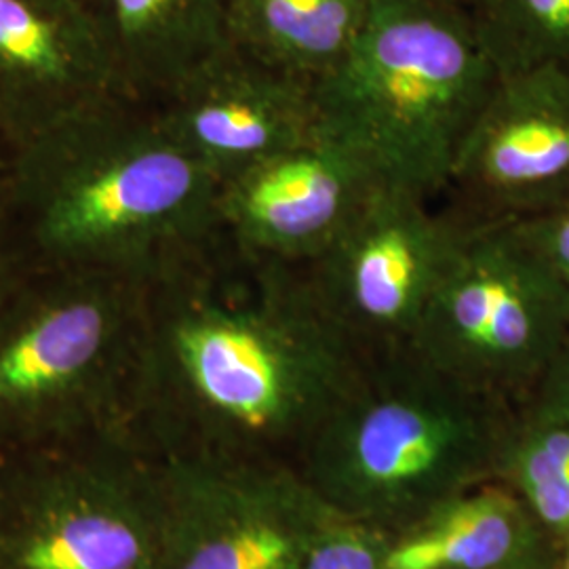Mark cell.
<instances>
[{"label": "cell", "instance_id": "obj_17", "mask_svg": "<svg viewBox=\"0 0 569 569\" xmlns=\"http://www.w3.org/2000/svg\"><path fill=\"white\" fill-rule=\"evenodd\" d=\"M470 18L498 74L538 66L569 72V0H475Z\"/></svg>", "mask_w": 569, "mask_h": 569}, {"label": "cell", "instance_id": "obj_7", "mask_svg": "<svg viewBox=\"0 0 569 569\" xmlns=\"http://www.w3.org/2000/svg\"><path fill=\"white\" fill-rule=\"evenodd\" d=\"M568 336V284L510 220L472 218L411 348L510 401L533 390Z\"/></svg>", "mask_w": 569, "mask_h": 569}, {"label": "cell", "instance_id": "obj_13", "mask_svg": "<svg viewBox=\"0 0 569 569\" xmlns=\"http://www.w3.org/2000/svg\"><path fill=\"white\" fill-rule=\"evenodd\" d=\"M112 93V61L79 0H0V140L11 154Z\"/></svg>", "mask_w": 569, "mask_h": 569}, {"label": "cell", "instance_id": "obj_23", "mask_svg": "<svg viewBox=\"0 0 569 569\" xmlns=\"http://www.w3.org/2000/svg\"><path fill=\"white\" fill-rule=\"evenodd\" d=\"M510 569H545V566H542V557L538 555V557L529 559V561H526V563H521V566H517V568Z\"/></svg>", "mask_w": 569, "mask_h": 569}, {"label": "cell", "instance_id": "obj_25", "mask_svg": "<svg viewBox=\"0 0 569 569\" xmlns=\"http://www.w3.org/2000/svg\"><path fill=\"white\" fill-rule=\"evenodd\" d=\"M563 569H569V538H568V550H566V559H563Z\"/></svg>", "mask_w": 569, "mask_h": 569}, {"label": "cell", "instance_id": "obj_12", "mask_svg": "<svg viewBox=\"0 0 569 569\" xmlns=\"http://www.w3.org/2000/svg\"><path fill=\"white\" fill-rule=\"evenodd\" d=\"M152 108L173 142L218 182L323 129L312 82L230 44Z\"/></svg>", "mask_w": 569, "mask_h": 569}, {"label": "cell", "instance_id": "obj_9", "mask_svg": "<svg viewBox=\"0 0 569 569\" xmlns=\"http://www.w3.org/2000/svg\"><path fill=\"white\" fill-rule=\"evenodd\" d=\"M157 460L163 491L157 569H298L340 517L289 465Z\"/></svg>", "mask_w": 569, "mask_h": 569}, {"label": "cell", "instance_id": "obj_15", "mask_svg": "<svg viewBox=\"0 0 569 569\" xmlns=\"http://www.w3.org/2000/svg\"><path fill=\"white\" fill-rule=\"evenodd\" d=\"M540 552L523 498L483 483L390 533L387 569H510Z\"/></svg>", "mask_w": 569, "mask_h": 569}, {"label": "cell", "instance_id": "obj_18", "mask_svg": "<svg viewBox=\"0 0 569 569\" xmlns=\"http://www.w3.org/2000/svg\"><path fill=\"white\" fill-rule=\"evenodd\" d=\"M388 538L385 529L336 517L298 569H387Z\"/></svg>", "mask_w": 569, "mask_h": 569}, {"label": "cell", "instance_id": "obj_16", "mask_svg": "<svg viewBox=\"0 0 569 569\" xmlns=\"http://www.w3.org/2000/svg\"><path fill=\"white\" fill-rule=\"evenodd\" d=\"M373 0H226L228 44L302 81L333 72L366 30Z\"/></svg>", "mask_w": 569, "mask_h": 569}, {"label": "cell", "instance_id": "obj_4", "mask_svg": "<svg viewBox=\"0 0 569 569\" xmlns=\"http://www.w3.org/2000/svg\"><path fill=\"white\" fill-rule=\"evenodd\" d=\"M498 79L465 7L373 0L359 41L315 96L329 136L387 186L432 201Z\"/></svg>", "mask_w": 569, "mask_h": 569}, {"label": "cell", "instance_id": "obj_24", "mask_svg": "<svg viewBox=\"0 0 569 569\" xmlns=\"http://www.w3.org/2000/svg\"><path fill=\"white\" fill-rule=\"evenodd\" d=\"M446 2H451V4H460V7H465V9L470 11V7H472V2H475V0H446Z\"/></svg>", "mask_w": 569, "mask_h": 569}, {"label": "cell", "instance_id": "obj_21", "mask_svg": "<svg viewBox=\"0 0 569 569\" xmlns=\"http://www.w3.org/2000/svg\"><path fill=\"white\" fill-rule=\"evenodd\" d=\"M32 270L18 239L0 218V306L11 296V291L23 281V277Z\"/></svg>", "mask_w": 569, "mask_h": 569}, {"label": "cell", "instance_id": "obj_20", "mask_svg": "<svg viewBox=\"0 0 569 569\" xmlns=\"http://www.w3.org/2000/svg\"><path fill=\"white\" fill-rule=\"evenodd\" d=\"M529 425L569 427V336L531 390Z\"/></svg>", "mask_w": 569, "mask_h": 569}, {"label": "cell", "instance_id": "obj_5", "mask_svg": "<svg viewBox=\"0 0 569 569\" xmlns=\"http://www.w3.org/2000/svg\"><path fill=\"white\" fill-rule=\"evenodd\" d=\"M143 283L32 268L0 306V453L129 432Z\"/></svg>", "mask_w": 569, "mask_h": 569}, {"label": "cell", "instance_id": "obj_22", "mask_svg": "<svg viewBox=\"0 0 569 569\" xmlns=\"http://www.w3.org/2000/svg\"><path fill=\"white\" fill-rule=\"evenodd\" d=\"M9 169H11V150L0 140V209L4 203V192L9 182Z\"/></svg>", "mask_w": 569, "mask_h": 569}, {"label": "cell", "instance_id": "obj_19", "mask_svg": "<svg viewBox=\"0 0 569 569\" xmlns=\"http://www.w3.org/2000/svg\"><path fill=\"white\" fill-rule=\"evenodd\" d=\"M510 222L569 287V201Z\"/></svg>", "mask_w": 569, "mask_h": 569}, {"label": "cell", "instance_id": "obj_3", "mask_svg": "<svg viewBox=\"0 0 569 569\" xmlns=\"http://www.w3.org/2000/svg\"><path fill=\"white\" fill-rule=\"evenodd\" d=\"M512 439L507 399L406 346L367 359L296 468L336 515L395 533L488 483Z\"/></svg>", "mask_w": 569, "mask_h": 569}, {"label": "cell", "instance_id": "obj_10", "mask_svg": "<svg viewBox=\"0 0 569 569\" xmlns=\"http://www.w3.org/2000/svg\"><path fill=\"white\" fill-rule=\"evenodd\" d=\"M448 190L477 220H519L569 201V72L500 74L453 163Z\"/></svg>", "mask_w": 569, "mask_h": 569}, {"label": "cell", "instance_id": "obj_6", "mask_svg": "<svg viewBox=\"0 0 569 569\" xmlns=\"http://www.w3.org/2000/svg\"><path fill=\"white\" fill-rule=\"evenodd\" d=\"M159 460L131 432L0 453V569H157Z\"/></svg>", "mask_w": 569, "mask_h": 569}, {"label": "cell", "instance_id": "obj_8", "mask_svg": "<svg viewBox=\"0 0 569 569\" xmlns=\"http://www.w3.org/2000/svg\"><path fill=\"white\" fill-rule=\"evenodd\" d=\"M382 186L306 277L346 336L367 357L411 346L470 216L458 207Z\"/></svg>", "mask_w": 569, "mask_h": 569}, {"label": "cell", "instance_id": "obj_2", "mask_svg": "<svg viewBox=\"0 0 569 569\" xmlns=\"http://www.w3.org/2000/svg\"><path fill=\"white\" fill-rule=\"evenodd\" d=\"M218 188L152 106L112 93L11 154L0 218L32 268L146 284L220 232Z\"/></svg>", "mask_w": 569, "mask_h": 569}, {"label": "cell", "instance_id": "obj_1", "mask_svg": "<svg viewBox=\"0 0 569 569\" xmlns=\"http://www.w3.org/2000/svg\"><path fill=\"white\" fill-rule=\"evenodd\" d=\"M367 359L305 266L220 230L143 284L129 432L157 458L298 467Z\"/></svg>", "mask_w": 569, "mask_h": 569}, {"label": "cell", "instance_id": "obj_11", "mask_svg": "<svg viewBox=\"0 0 569 569\" xmlns=\"http://www.w3.org/2000/svg\"><path fill=\"white\" fill-rule=\"evenodd\" d=\"M382 186L359 152L321 129L312 140L222 180L220 230L249 253L305 266Z\"/></svg>", "mask_w": 569, "mask_h": 569}, {"label": "cell", "instance_id": "obj_14", "mask_svg": "<svg viewBox=\"0 0 569 569\" xmlns=\"http://www.w3.org/2000/svg\"><path fill=\"white\" fill-rule=\"evenodd\" d=\"M119 91L157 106L228 47L226 0H79Z\"/></svg>", "mask_w": 569, "mask_h": 569}]
</instances>
